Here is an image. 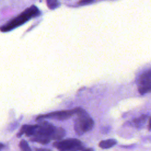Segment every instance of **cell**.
<instances>
[{
    "label": "cell",
    "mask_w": 151,
    "mask_h": 151,
    "mask_svg": "<svg viewBox=\"0 0 151 151\" xmlns=\"http://www.w3.org/2000/svg\"><path fill=\"white\" fill-rule=\"evenodd\" d=\"M40 14V11L38 8L32 5L29 8L25 9L18 16L11 19L5 24L0 27V30L2 32L9 31L21 25L30 19L31 18L36 17Z\"/></svg>",
    "instance_id": "6da1fadb"
},
{
    "label": "cell",
    "mask_w": 151,
    "mask_h": 151,
    "mask_svg": "<svg viewBox=\"0 0 151 151\" xmlns=\"http://www.w3.org/2000/svg\"><path fill=\"white\" fill-rule=\"evenodd\" d=\"M116 143H117V141L115 139H110L101 141L99 143V146L102 149H109L116 145Z\"/></svg>",
    "instance_id": "ba28073f"
},
{
    "label": "cell",
    "mask_w": 151,
    "mask_h": 151,
    "mask_svg": "<svg viewBox=\"0 0 151 151\" xmlns=\"http://www.w3.org/2000/svg\"><path fill=\"white\" fill-rule=\"evenodd\" d=\"M54 146L59 151H78L84 149L82 142L77 139H67L54 143Z\"/></svg>",
    "instance_id": "277c9868"
},
{
    "label": "cell",
    "mask_w": 151,
    "mask_h": 151,
    "mask_svg": "<svg viewBox=\"0 0 151 151\" xmlns=\"http://www.w3.org/2000/svg\"><path fill=\"white\" fill-rule=\"evenodd\" d=\"M34 151H52L50 149H42V148H38V149H35L34 150Z\"/></svg>",
    "instance_id": "5bb4252c"
},
{
    "label": "cell",
    "mask_w": 151,
    "mask_h": 151,
    "mask_svg": "<svg viewBox=\"0 0 151 151\" xmlns=\"http://www.w3.org/2000/svg\"><path fill=\"white\" fill-rule=\"evenodd\" d=\"M65 135V131L62 127H57L55 128L54 132H53L51 140H60L62 139Z\"/></svg>",
    "instance_id": "52a82bcc"
},
{
    "label": "cell",
    "mask_w": 151,
    "mask_h": 151,
    "mask_svg": "<svg viewBox=\"0 0 151 151\" xmlns=\"http://www.w3.org/2000/svg\"><path fill=\"white\" fill-rule=\"evenodd\" d=\"M46 2L48 7L51 9H53L57 8L58 6H60V4L58 1L55 0H47Z\"/></svg>",
    "instance_id": "8fae6325"
},
{
    "label": "cell",
    "mask_w": 151,
    "mask_h": 151,
    "mask_svg": "<svg viewBox=\"0 0 151 151\" xmlns=\"http://www.w3.org/2000/svg\"><path fill=\"white\" fill-rule=\"evenodd\" d=\"M30 140L32 142H35L37 143H40L43 145L47 144L50 142V139L48 137L41 136H33L31 137Z\"/></svg>",
    "instance_id": "30bf717a"
},
{
    "label": "cell",
    "mask_w": 151,
    "mask_h": 151,
    "mask_svg": "<svg viewBox=\"0 0 151 151\" xmlns=\"http://www.w3.org/2000/svg\"><path fill=\"white\" fill-rule=\"evenodd\" d=\"M147 116L146 115H145V114L142 115L140 117L134 119L133 121V123L136 127L137 128L141 127L145 123L147 120Z\"/></svg>",
    "instance_id": "9c48e42d"
},
{
    "label": "cell",
    "mask_w": 151,
    "mask_h": 151,
    "mask_svg": "<svg viewBox=\"0 0 151 151\" xmlns=\"http://www.w3.org/2000/svg\"><path fill=\"white\" fill-rule=\"evenodd\" d=\"M83 151H94V150L91 148H88V149H84Z\"/></svg>",
    "instance_id": "2e32d148"
},
{
    "label": "cell",
    "mask_w": 151,
    "mask_h": 151,
    "mask_svg": "<svg viewBox=\"0 0 151 151\" xmlns=\"http://www.w3.org/2000/svg\"><path fill=\"white\" fill-rule=\"evenodd\" d=\"M94 2V1H91V0H82L78 2V4L79 5H87V4H91Z\"/></svg>",
    "instance_id": "4fadbf2b"
},
{
    "label": "cell",
    "mask_w": 151,
    "mask_h": 151,
    "mask_svg": "<svg viewBox=\"0 0 151 151\" xmlns=\"http://www.w3.org/2000/svg\"><path fill=\"white\" fill-rule=\"evenodd\" d=\"M94 124V122L93 119L85 110L80 108L74 120V128L76 133L78 135L83 134L91 130L93 128Z\"/></svg>",
    "instance_id": "7a4b0ae2"
},
{
    "label": "cell",
    "mask_w": 151,
    "mask_h": 151,
    "mask_svg": "<svg viewBox=\"0 0 151 151\" xmlns=\"http://www.w3.org/2000/svg\"><path fill=\"white\" fill-rule=\"evenodd\" d=\"M80 107H76L72 110L55 111L45 114H41L37 117V121H41L45 119H53L59 120H64L70 119L74 115H77L79 112Z\"/></svg>",
    "instance_id": "3957f363"
},
{
    "label": "cell",
    "mask_w": 151,
    "mask_h": 151,
    "mask_svg": "<svg viewBox=\"0 0 151 151\" xmlns=\"http://www.w3.org/2000/svg\"><path fill=\"white\" fill-rule=\"evenodd\" d=\"M56 127L48 122H42L37 124L33 136H41L48 137L51 140V137Z\"/></svg>",
    "instance_id": "8992f818"
},
{
    "label": "cell",
    "mask_w": 151,
    "mask_h": 151,
    "mask_svg": "<svg viewBox=\"0 0 151 151\" xmlns=\"http://www.w3.org/2000/svg\"><path fill=\"white\" fill-rule=\"evenodd\" d=\"M148 129L149 130H151V117L149 119V124H148Z\"/></svg>",
    "instance_id": "9a60e30c"
},
{
    "label": "cell",
    "mask_w": 151,
    "mask_h": 151,
    "mask_svg": "<svg viewBox=\"0 0 151 151\" xmlns=\"http://www.w3.org/2000/svg\"><path fill=\"white\" fill-rule=\"evenodd\" d=\"M138 91L141 94L151 93V69L143 72L137 80Z\"/></svg>",
    "instance_id": "5b68a950"
},
{
    "label": "cell",
    "mask_w": 151,
    "mask_h": 151,
    "mask_svg": "<svg viewBox=\"0 0 151 151\" xmlns=\"http://www.w3.org/2000/svg\"><path fill=\"white\" fill-rule=\"evenodd\" d=\"M19 147L22 151H31L28 143L25 140H22L19 142Z\"/></svg>",
    "instance_id": "7c38bea8"
}]
</instances>
